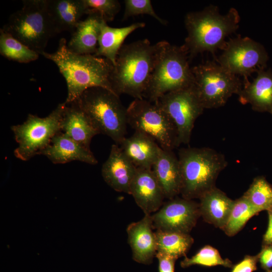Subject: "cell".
Listing matches in <instances>:
<instances>
[{
    "mask_svg": "<svg viewBox=\"0 0 272 272\" xmlns=\"http://www.w3.org/2000/svg\"><path fill=\"white\" fill-rule=\"evenodd\" d=\"M41 55L52 61L64 77L67 88L66 104L75 101L92 87H102L114 92L110 82L113 65L105 58L75 53L69 49L64 38L59 40L54 52L44 51Z\"/></svg>",
    "mask_w": 272,
    "mask_h": 272,
    "instance_id": "1",
    "label": "cell"
},
{
    "mask_svg": "<svg viewBox=\"0 0 272 272\" xmlns=\"http://www.w3.org/2000/svg\"><path fill=\"white\" fill-rule=\"evenodd\" d=\"M240 20L238 12L234 8L225 15H221L218 7L214 5L188 13L184 18L187 35L182 45L189 60L204 52L211 53L215 59L216 51L224 49L226 38L237 30Z\"/></svg>",
    "mask_w": 272,
    "mask_h": 272,
    "instance_id": "2",
    "label": "cell"
},
{
    "mask_svg": "<svg viewBox=\"0 0 272 272\" xmlns=\"http://www.w3.org/2000/svg\"><path fill=\"white\" fill-rule=\"evenodd\" d=\"M157 43L147 39L123 45L110 78L112 91L117 95H128L143 99L152 73Z\"/></svg>",
    "mask_w": 272,
    "mask_h": 272,
    "instance_id": "3",
    "label": "cell"
},
{
    "mask_svg": "<svg viewBox=\"0 0 272 272\" xmlns=\"http://www.w3.org/2000/svg\"><path fill=\"white\" fill-rule=\"evenodd\" d=\"M157 43L154 68L143 98L152 102L169 92L192 85L193 76L183 46L166 41Z\"/></svg>",
    "mask_w": 272,
    "mask_h": 272,
    "instance_id": "4",
    "label": "cell"
},
{
    "mask_svg": "<svg viewBox=\"0 0 272 272\" xmlns=\"http://www.w3.org/2000/svg\"><path fill=\"white\" fill-rule=\"evenodd\" d=\"M181 175L183 198H199L216 187L218 175L227 166L225 156L207 147L182 148L178 157Z\"/></svg>",
    "mask_w": 272,
    "mask_h": 272,
    "instance_id": "5",
    "label": "cell"
},
{
    "mask_svg": "<svg viewBox=\"0 0 272 272\" xmlns=\"http://www.w3.org/2000/svg\"><path fill=\"white\" fill-rule=\"evenodd\" d=\"M75 101L99 133L108 136L117 145L126 138L127 111L119 96L104 88L92 87Z\"/></svg>",
    "mask_w": 272,
    "mask_h": 272,
    "instance_id": "6",
    "label": "cell"
},
{
    "mask_svg": "<svg viewBox=\"0 0 272 272\" xmlns=\"http://www.w3.org/2000/svg\"><path fill=\"white\" fill-rule=\"evenodd\" d=\"M2 28L39 54L56 35L48 9V0L23 1Z\"/></svg>",
    "mask_w": 272,
    "mask_h": 272,
    "instance_id": "7",
    "label": "cell"
},
{
    "mask_svg": "<svg viewBox=\"0 0 272 272\" xmlns=\"http://www.w3.org/2000/svg\"><path fill=\"white\" fill-rule=\"evenodd\" d=\"M193 88L204 109L217 108L226 104L233 94L238 95L243 82L219 65L208 60L191 67Z\"/></svg>",
    "mask_w": 272,
    "mask_h": 272,
    "instance_id": "8",
    "label": "cell"
},
{
    "mask_svg": "<svg viewBox=\"0 0 272 272\" xmlns=\"http://www.w3.org/2000/svg\"><path fill=\"white\" fill-rule=\"evenodd\" d=\"M65 105L64 102L59 104L45 117L29 114L23 123L11 126L18 144L14 151L17 158L26 161L41 155L54 136L61 131V122Z\"/></svg>",
    "mask_w": 272,
    "mask_h": 272,
    "instance_id": "9",
    "label": "cell"
},
{
    "mask_svg": "<svg viewBox=\"0 0 272 272\" xmlns=\"http://www.w3.org/2000/svg\"><path fill=\"white\" fill-rule=\"evenodd\" d=\"M126 111L127 124L152 137L162 149L173 150L179 146L174 124L156 103L134 99Z\"/></svg>",
    "mask_w": 272,
    "mask_h": 272,
    "instance_id": "10",
    "label": "cell"
},
{
    "mask_svg": "<svg viewBox=\"0 0 272 272\" xmlns=\"http://www.w3.org/2000/svg\"><path fill=\"white\" fill-rule=\"evenodd\" d=\"M155 102L174 124L177 131L179 145L188 144L194 122L205 109L192 85L166 93Z\"/></svg>",
    "mask_w": 272,
    "mask_h": 272,
    "instance_id": "11",
    "label": "cell"
},
{
    "mask_svg": "<svg viewBox=\"0 0 272 272\" xmlns=\"http://www.w3.org/2000/svg\"><path fill=\"white\" fill-rule=\"evenodd\" d=\"M223 51L215 61L230 73L243 76V80L258 71L266 58L258 43L240 35L227 41Z\"/></svg>",
    "mask_w": 272,
    "mask_h": 272,
    "instance_id": "12",
    "label": "cell"
},
{
    "mask_svg": "<svg viewBox=\"0 0 272 272\" xmlns=\"http://www.w3.org/2000/svg\"><path fill=\"white\" fill-rule=\"evenodd\" d=\"M169 200L152 215L154 228L189 234L200 216L199 203L183 197Z\"/></svg>",
    "mask_w": 272,
    "mask_h": 272,
    "instance_id": "13",
    "label": "cell"
},
{
    "mask_svg": "<svg viewBox=\"0 0 272 272\" xmlns=\"http://www.w3.org/2000/svg\"><path fill=\"white\" fill-rule=\"evenodd\" d=\"M145 214L157 212L165 198L152 168H137L130 186V193Z\"/></svg>",
    "mask_w": 272,
    "mask_h": 272,
    "instance_id": "14",
    "label": "cell"
},
{
    "mask_svg": "<svg viewBox=\"0 0 272 272\" xmlns=\"http://www.w3.org/2000/svg\"><path fill=\"white\" fill-rule=\"evenodd\" d=\"M154 229L152 215L150 214H145L141 220L128 225V243L135 261L148 264L156 256L157 247Z\"/></svg>",
    "mask_w": 272,
    "mask_h": 272,
    "instance_id": "15",
    "label": "cell"
},
{
    "mask_svg": "<svg viewBox=\"0 0 272 272\" xmlns=\"http://www.w3.org/2000/svg\"><path fill=\"white\" fill-rule=\"evenodd\" d=\"M137 167L118 145H112L108 158L102 167V175L114 190L129 194L130 186Z\"/></svg>",
    "mask_w": 272,
    "mask_h": 272,
    "instance_id": "16",
    "label": "cell"
},
{
    "mask_svg": "<svg viewBox=\"0 0 272 272\" xmlns=\"http://www.w3.org/2000/svg\"><path fill=\"white\" fill-rule=\"evenodd\" d=\"M172 151L161 148L152 167L165 198L169 199L180 194L181 188L179 162Z\"/></svg>",
    "mask_w": 272,
    "mask_h": 272,
    "instance_id": "17",
    "label": "cell"
},
{
    "mask_svg": "<svg viewBox=\"0 0 272 272\" xmlns=\"http://www.w3.org/2000/svg\"><path fill=\"white\" fill-rule=\"evenodd\" d=\"M53 164H64L79 161L91 165L97 160L90 149H88L65 135L61 131L52 139L48 146L41 153Z\"/></svg>",
    "mask_w": 272,
    "mask_h": 272,
    "instance_id": "18",
    "label": "cell"
},
{
    "mask_svg": "<svg viewBox=\"0 0 272 272\" xmlns=\"http://www.w3.org/2000/svg\"><path fill=\"white\" fill-rule=\"evenodd\" d=\"M61 128L65 135L88 149H90L92 138L99 134L76 101L66 104L62 114Z\"/></svg>",
    "mask_w": 272,
    "mask_h": 272,
    "instance_id": "19",
    "label": "cell"
},
{
    "mask_svg": "<svg viewBox=\"0 0 272 272\" xmlns=\"http://www.w3.org/2000/svg\"><path fill=\"white\" fill-rule=\"evenodd\" d=\"M125 156L137 168H152L161 149L149 135L139 131L120 144Z\"/></svg>",
    "mask_w": 272,
    "mask_h": 272,
    "instance_id": "20",
    "label": "cell"
},
{
    "mask_svg": "<svg viewBox=\"0 0 272 272\" xmlns=\"http://www.w3.org/2000/svg\"><path fill=\"white\" fill-rule=\"evenodd\" d=\"M48 9L56 34L74 31L88 13L84 0H48Z\"/></svg>",
    "mask_w": 272,
    "mask_h": 272,
    "instance_id": "21",
    "label": "cell"
},
{
    "mask_svg": "<svg viewBox=\"0 0 272 272\" xmlns=\"http://www.w3.org/2000/svg\"><path fill=\"white\" fill-rule=\"evenodd\" d=\"M103 21L96 13L88 14L74 30L67 44L69 49L78 54L94 55L98 48V38Z\"/></svg>",
    "mask_w": 272,
    "mask_h": 272,
    "instance_id": "22",
    "label": "cell"
},
{
    "mask_svg": "<svg viewBox=\"0 0 272 272\" xmlns=\"http://www.w3.org/2000/svg\"><path fill=\"white\" fill-rule=\"evenodd\" d=\"M200 216L204 220L223 229L231 212L234 200L216 187L199 198Z\"/></svg>",
    "mask_w": 272,
    "mask_h": 272,
    "instance_id": "23",
    "label": "cell"
},
{
    "mask_svg": "<svg viewBox=\"0 0 272 272\" xmlns=\"http://www.w3.org/2000/svg\"><path fill=\"white\" fill-rule=\"evenodd\" d=\"M238 95L242 104H249L254 110L272 112V75L260 72L252 82L243 80Z\"/></svg>",
    "mask_w": 272,
    "mask_h": 272,
    "instance_id": "24",
    "label": "cell"
},
{
    "mask_svg": "<svg viewBox=\"0 0 272 272\" xmlns=\"http://www.w3.org/2000/svg\"><path fill=\"white\" fill-rule=\"evenodd\" d=\"M145 26V23L138 22L124 27L113 28L103 21L98 38V48L94 55L103 56L115 66L118 52L125 38L135 30Z\"/></svg>",
    "mask_w": 272,
    "mask_h": 272,
    "instance_id": "25",
    "label": "cell"
},
{
    "mask_svg": "<svg viewBox=\"0 0 272 272\" xmlns=\"http://www.w3.org/2000/svg\"><path fill=\"white\" fill-rule=\"evenodd\" d=\"M155 235L157 251L176 259L185 256L193 243V239L189 234L157 230Z\"/></svg>",
    "mask_w": 272,
    "mask_h": 272,
    "instance_id": "26",
    "label": "cell"
},
{
    "mask_svg": "<svg viewBox=\"0 0 272 272\" xmlns=\"http://www.w3.org/2000/svg\"><path fill=\"white\" fill-rule=\"evenodd\" d=\"M0 53L4 57L20 63L36 60L39 54L3 30H0Z\"/></svg>",
    "mask_w": 272,
    "mask_h": 272,
    "instance_id": "27",
    "label": "cell"
},
{
    "mask_svg": "<svg viewBox=\"0 0 272 272\" xmlns=\"http://www.w3.org/2000/svg\"><path fill=\"white\" fill-rule=\"evenodd\" d=\"M259 212L242 195L234 200L229 218L223 230L229 236H234L242 230L250 219Z\"/></svg>",
    "mask_w": 272,
    "mask_h": 272,
    "instance_id": "28",
    "label": "cell"
},
{
    "mask_svg": "<svg viewBox=\"0 0 272 272\" xmlns=\"http://www.w3.org/2000/svg\"><path fill=\"white\" fill-rule=\"evenodd\" d=\"M260 212L272 211V186L262 177H257L243 195Z\"/></svg>",
    "mask_w": 272,
    "mask_h": 272,
    "instance_id": "29",
    "label": "cell"
},
{
    "mask_svg": "<svg viewBox=\"0 0 272 272\" xmlns=\"http://www.w3.org/2000/svg\"><path fill=\"white\" fill-rule=\"evenodd\" d=\"M195 264L205 266L217 265H222L226 267L233 266L231 260L227 258H223L218 250L210 245L205 246L190 258L185 257L180 263L181 266L183 268Z\"/></svg>",
    "mask_w": 272,
    "mask_h": 272,
    "instance_id": "30",
    "label": "cell"
},
{
    "mask_svg": "<svg viewBox=\"0 0 272 272\" xmlns=\"http://www.w3.org/2000/svg\"><path fill=\"white\" fill-rule=\"evenodd\" d=\"M84 2L88 9L87 15L96 13L107 23L113 20L121 8L117 0H84Z\"/></svg>",
    "mask_w": 272,
    "mask_h": 272,
    "instance_id": "31",
    "label": "cell"
},
{
    "mask_svg": "<svg viewBox=\"0 0 272 272\" xmlns=\"http://www.w3.org/2000/svg\"><path fill=\"white\" fill-rule=\"evenodd\" d=\"M125 10L123 20L140 15H148L163 25H166L167 21L160 18L155 12L150 0H125Z\"/></svg>",
    "mask_w": 272,
    "mask_h": 272,
    "instance_id": "32",
    "label": "cell"
},
{
    "mask_svg": "<svg viewBox=\"0 0 272 272\" xmlns=\"http://www.w3.org/2000/svg\"><path fill=\"white\" fill-rule=\"evenodd\" d=\"M258 255H246L238 263L233 265L231 272H253L257 269Z\"/></svg>",
    "mask_w": 272,
    "mask_h": 272,
    "instance_id": "33",
    "label": "cell"
},
{
    "mask_svg": "<svg viewBox=\"0 0 272 272\" xmlns=\"http://www.w3.org/2000/svg\"><path fill=\"white\" fill-rule=\"evenodd\" d=\"M156 256L159 261V272H174L176 258L158 251L157 252Z\"/></svg>",
    "mask_w": 272,
    "mask_h": 272,
    "instance_id": "34",
    "label": "cell"
},
{
    "mask_svg": "<svg viewBox=\"0 0 272 272\" xmlns=\"http://www.w3.org/2000/svg\"><path fill=\"white\" fill-rule=\"evenodd\" d=\"M261 267L265 270L272 267V245H264L258 254Z\"/></svg>",
    "mask_w": 272,
    "mask_h": 272,
    "instance_id": "35",
    "label": "cell"
},
{
    "mask_svg": "<svg viewBox=\"0 0 272 272\" xmlns=\"http://www.w3.org/2000/svg\"><path fill=\"white\" fill-rule=\"evenodd\" d=\"M268 223L267 230L263 236L264 245H272V211H268Z\"/></svg>",
    "mask_w": 272,
    "mask_h": 272,
    "instance_id": "36",
    "label": "cell"
},
{
    "mask_svg": "<svg viewBox=\"0 0 272 272\" xmlns=\"http://www.w3.org/2000/svg\"><path fill=\"white\" fill-rule=\"evenodd\" d=\"M265 272H272V269H269V270H266Z\"/></svg>",
    "mask_w": 272,
    "mask_h": 272,
    "instance_id": "37",
    "label": "cell"
}]
</instances>
